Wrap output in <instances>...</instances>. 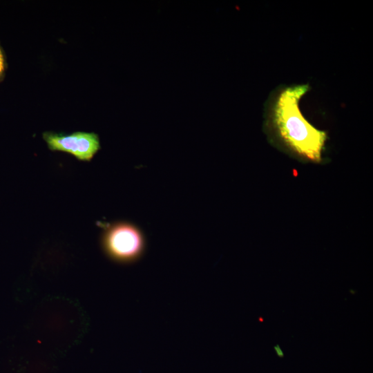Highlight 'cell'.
Here are the masks:
<instances>
[{
	"instance_id": "cell-2",
	"label": "cell",
	"mask_w": 373,
	"mask_h": 373,
	"mask_svg": "<svg viewBox=\"0 0 373 373\" xmlns=\"http://www.w3.org/2000/svg\"><path fill=\"white\" fill-rule=\"evenodd\" d=\"M101 246L106 256L121 264L133 263L144 255L146 240L143 231L127 221H115L103 225Z\"/></svg>"
},
{
	"instance_id": "cell-3",
	"label": "cell",
	"mask_w": 373,
	"mask_h": 373,
	"mask_svg": "<svg viewBox=\"0 0 373 373\" xmlns=\"http://www.w3.org/2000/svg\"><path fill=\"white\" fill-rule=\"evenodd\" d=\"M43 137L50 149L72 154L79 160H91L100 149L99 137L94 133L75 132L66 135L46 132Z\"/></svg>"
},
{
	"instance_id": "cell-1",
	"label": "cell",
	"mask_w": 373,
	"mask_h": 373,
	"mask_svg": "<svg viewBox=\"0 0 373 373\" xmlns=\"http://www.w3.org/2000/svg\"><path fill=\"white\" fill-rule=\"evenodd\" d=\"M307 84L283 86L275 91L267 106V125L276 139L300 158L318 163L327 133L309 123L299 102L308 91Z\"/></svg>"
},
{
	"instance_id": "cell-4",
	"label": "cell",
	"mask_w": 373,
	"mask_h": 373,
	"mask_svg": "<svg viewBox=\"0 0 373 373\" xmlns=\"http://www.w3.org/2000/svg\"><path fill=\"white\" fill-rule=\"evenodd\" d=\"M274 350L276 351V352L277 353V354L279 356H283V351L281 350V349L280 348L279 345H276L275 347H274Z\"/></svg>"
},
{
	"instance_id": "cell-6",
	"label": "cell",
	"mask_w": 373,
	"mask_h": 373,
	"mask_svg": "<svg viewBox=\"0 0 373 373\" xmlns=\"http://www.w3.org/2000/svg\"></svg>"
},
{
	"instance_id": "cell-5",
	"label": "cell",
	"mask_w": 373,
	"mask_h": 373,
	"mask_svg": "<svg viewBox=\"0 0 373 373\" xmlns=\"http://www.w3.org/2000/svg\"><path fill=\"white\" fill-rule=\"evenodd\" d=\"M3 69V57L0 51V73L2 72Z\"/></svg>"
}]
</instances>
